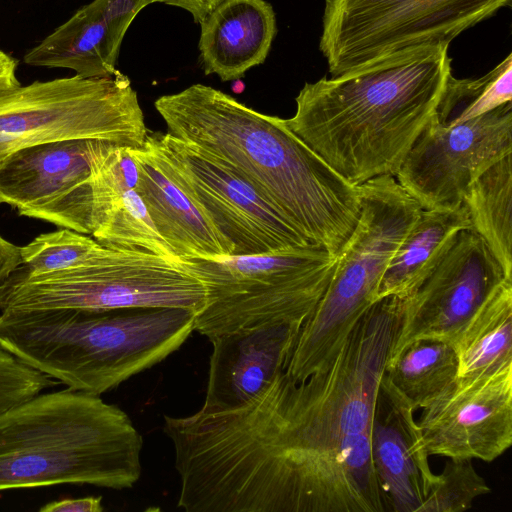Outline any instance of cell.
Listing matches in <instances>:
<instances>
[{
  "label": "cell",
  "mask_w": 512,
  "mask_h": 512,
  "mask_svg": "<svg viewBox=\"0 0 512 512\" xmlns=\"http://www.w3.org/2000/svg\"><path fill=\"white\" fill-rule=\"evenodd\" d=\"M90 143L59 140L12 153L0 163V203L19 215L91 235Z\"/></svg>",
  "instance_id": "obj_15"
},
{
  "label": "cell",
  "mask_w": 512,
  "mask_h": 512,
  "mask_svg": "<svg viewBox=\"0 0 512 512\" xmlns=\"http://www.w3.org/2000/svg\"><path fill=\"white\" fill-rule=\"evenodd\" d=\"M338 256L320 247L262 255L180 259L205 288L194 330L208 339L242 329L309 317L323 296Z\"/></svg>",
  "instance_id": "obj_7"
},
{
  "label": "cell",
  "mask_w": 512,
  "mask_h": 512,
  "mask_svg": "<svg viewBox=\"0 0 512 512\" xmlns=\"http://www.w3.org/2000/svg\"><path fill=\"white\" fill-rule=\"evenodd\" d=\"M412 403L383 374L374 407L371 456L387 508L417 512L435 474Z\"/></svg>",
  "instance_id": "obj_16"
},
{
  "label": "cell",
  "mask_w": 512,
  "mask_h": 512,
  "mask_svg": "<svg viewBox=\"0 0 512 512\" xmlns=\"http://www.w3.org/2000/svg\"><path fill=\"white\" fill-rule=\"evenodd\" d=\"M402 299L376 301L327 368L295 381L286 371L246 403L204 408L195 454L226 512H383L371 456L379 385Z\"/></svg>",
  "instance_id": "obj_1"
},
{
  "label": "cell",
  "mask_w": 512,
  "mask_h": 512,
  "mask_svg": "<svg viewBox=\"0 0 512 512\" xmlns=\"http://www.w3.org/2000/svg\"><path fill=\"white\" fill-rule=\"evenodd\" d=\"M490 493V486L476 471L472 460L449 459L442 472L435 475L417 512H463L477 498Z\"/></svg>",
  "instance_id": "obj_29"
},
{
  "label": "cell",
  "mask_w": 512,
  "mask_h": 512,
  "mask_svg": "<svg viewBox=\"0 0 512 512\" xmlns=\"http://www.w3.org/2000/svg\"><path fill=\"white\" fill-rule=\"evenodd\" d=\"M224 0H154L188 11L193 20L201 23Z\"/></svg>",
  "instance_id": "obj_32"
},
{
  "label": "cell",
  "mask_w": 512,
  "mask_h": 512,
  "mask_svg": "<svg viewBox=\"0 0 512 512\" xmlns=\"http://www.w3.org/2000/svg\"><path fill=\"white\" fill-rule=\"evenodd\" d=\"M458 377L490 373L512 363V280L485 299L453 344Z\"/></svg>",
  "instance_id": "obj_22"
},
{
  "label": "cell",
  "mask_w": 512,
  "mask_h": 512,
  "mask_svg": "<svg viewBox=\"0 0 512 512\" xmlns=\"http://www.w3.org/2000/svg\"><path fill=\"white\" fill-rule=\"evenodd\" d=\"M91 3L123 39L136 15L154 0H94Z\"/></svg>",
  "instance_id": "obj_30"
},
{
  "label": "cell",
  "mask_w": 512,
  "mask_h": 512,
  "mask_svg": "<svg viewBox=\"0 0 512 512\" xmlns=\"http://www.w3.org/2000/svg\"><path fill=\"white\" fill-rule=\"evenodd\" d=\"M200 60L206 75L241 78L267 58L276 16L265 0H224L201 23Z\"/></svg>",
  "instance_id": "obj_18"
},
{
  "label": "cell",
  "mask_w": 512,
  "mask_h": 512,
  "mask_svg": "<svg viewBox=\"0 0 512 512\" xmlns=\"http://www.w3.org/2000/svg\"><path fill=\"white\" fill-rule=\"evenodd\" d=\"M91 236L111 249L141 251L179 260L158 233L136 189L122 195L95 226Z\"/></svg>",
  "instance_id": "obj_26"
},
{
  "label": "cell",
  "mask_w": 512,
  "mask_h": 512,
  "mask_svg": "<svg viewBox=\"0 0 512 512\" xmlns=\"http://www.w3.org/2000/svg\"><path fill=\"white\" fill-rule=\"evenodd\" d=\"M147 133L137 93L119 71L35 81L0 94V163L20 149L67 139L139 149Z\"/></svg>",
  "instance_id": "obj_9"
},
{
  "label": "cell",
  "mask_w": 512,
  "mask_h": 512,
  "mask_svg": "<svg viewBox=\"0 0 512 512\" xmlns=\"http://www.w3.org/2000/svg\"><path fill=\"white\" fill-rule=\"evenodd\" d=\"M194 318L181 308L4 309L0 347L68 389L100 396L180 348Z\"/></svg>",
  "instance_id": "obj_4"
},
{
  "label": "cell",
  "mask_w": 512,
  "mask_h": 512,
  "mask_svg": "<svg viewBox=\"0 0 512 512\" xmlns=\"http://www.w3.org/2000/svg\"><path fill=\"white\" fill-rule=\"evenodd\" d=\"M90 169L93 232L122 195L136 189L139 170L130 147L98 140H91L90 143Z\"/></svg>",
  "instance_id": "obj_27"
},
{
  "label": "cell",
  "mask_w": 512,
  "mask_h": 512,
  "mask_svg": "<svg viewBox=\"0 0 512 512\" xmlns=\"http://www.w3.org/2000/svg\"><path fill=\"white\" fill-rule=\"evenodd\" d=\"M204 301L203 284L180 259L108 247L81 266L43 275L15 270L0 284V311L181 308L196 313Z\"/></svg>",
  "instance_id": "obj_8"
},
{
  "label": "cell",
  "mask_w": 512,
  "mask_h": 512,
  "mask_svg": "<svg viewBox=\"0 0 512 512\" xmlns=\"http://www.w3.org/2000/svg\"><path fill=\"white\" fill-rule=\"evenodd\" d=\"M18 61L0 50V94L20 86L17 78Z\"/></svg>",
  "instance_id": "obj_34"
},
{
  "label": "cell",
  "mask_w": 512,
  "mask_h": 512,
  "mask_svg": "<svg viewBox=\"0 0 512 512\" xmlns=\"http://www.w3.org/2000/svg\"><path fill=\"white\" fill-rule=\"evenodd\" d=\"M170 135L233 168L310 244L338 256L361 210L359 186L334 171L286 124L203 84L156 99Z\"/></svg>",
  "instance_id": "obj_2"
},
{
  "label": "cell",
  "mask_w": 512,
  "mask_h": 512,
  "mask_svg": "<svg viewBox=\"0 0 512 512\" xmlns=\"http://www.w3.org/2000/svg\"><path fill=\"white\" fill-rule=\"evenodd\" d=\"M102 510L101 496L64 498L49 502L39 509L41 512H101Z\"/></svg>",
  "instance_id": "obj_31"
},
{
  "label": "cell",
  "mask_w": 512,
  "mask_h": 512,
  "mask_svg": "<svg viewBox=\"0 0 512 512\" xmlns=\"http://www.w3.org/2000/svg\"><path fill=\"white\" fill-rule=\"evenodd\" d=\"M123 39L89 3L24 56L31 66L67 68L82 78L108 77L116 64Z\"/></svg>",
  "instance_id": "obj_20"
},
{
  "label": "cell",
  "mask_w": 512,
  "mask_h": 512,
  "mask_svg": "<svg viewBox=\"0 0 512 512\" xmlns=\"http://www.w3.org/2000/svg\"><path fill=\"white\" fill-rule=\"evenodd\" d=\"M21 265L20 247L0 235V284Z\"/></svg>",
  "instance_id": "obj_33"
},
{
  "label": "cell",
  "mask_w": 512,
  "mask_h": 512,
  "mask_svg": "<svg viewBox=\"0 0 512 512\" xmlns=\"http://www.w3.org/2000/svg\"><path fill=\"white\" fill-rule=\"evenodd\" d=\"M511 0H326L319 49L330 78L393 53L450 44Z\"/></svg>",
  "instance_id": "obj_10"
},
{
  "label": "cell",
  "mask_w": 512,
  "mask_h": 512,
  "mask_svg": "<svg viewBox=\"0 0 512 512\" xmlns=\"http://www.w3.org/2000/svg\"><path fill=\"white\" fill-rule=\"evenodd\" d=\"M130 151L139 170L136 190L158 233L177 258L230 256L214 226L165 171L152 147L145 141L142 148Z\"/></svg>",
  "instance_id": "obj_19"
},
{
  "label": "cell",
  "mask_w": 512,
  "mask_h": 512,
  "mask_svg": "<svg viewBox=\"0 0 512 512\" xmlns=\"http://www.w3.org/2000/svg\"><path fill=\"white\" fill-rule=\"evenodd\" d=\"M143 440L128 415L100 396L39 393L0 412V491L60 484L131 488Z\"/></svg>",
  "instance_id": "obj_5"
},
{
  "label": "cell",
  "mask_w": 512,
  "mask_h": 512,
  "mask_svg": "<svg viewBox=\"0 0 512 512\" xmlns=\"http://www.w3.org/2000/svg\"><path fill=\"white\" fill-rule=\"evenodd\" d=\"M509 154L512 102L452 126L431 118L394 177L422 209L454 210L469 186Z\"/></svg>",
  "instance_id": "obj_12"
},
{
  "label": "cell",
  "mask_w": 512,
  "mask_h": 512,
  "mask_svg": "<svg viewBox=\"0 0 512 512\" xmlns=\"http://www.w3.org/2000/svg\"><path fill=\"white\" fill-rule=\"evenodd\" d=\"M457 372L458 360L452 345L421 340L410 344L385 366L384 374L418 410L443 391Z\"/></svg>",
  "instance_id": "obj_24"
},
{
  "label": "cell",
  "mask_w": 512,
  "mask_h": 512,
  "mask_svg": "<svg viewBox=\"0 0 512 512\" xmlns=\"http://www.w3.org/2000/svg\"><path fill=\"white\" fill-rule=\"evenodd\" d=\"M358 222L338 255L318 304L303 323L286 373L301 381L329 366L358 321L377 301L381 278L422 208L394 176L359 186Z\"/></svg>",
  "instance_id": "obj_6"
},
{
  "label": "cell",
  "mask_w": 512,
  "mask_h": 512,
  "mask_svg": "<svg viewBox=\"0 0 512 512\" xmlns=\"http://www.w3.org/2000/svg\"><path fill=\"white\" fill-rule=\"evenodd\" d=\"M470 226L487 244L508 279H512V154L482 173L463 201Z\"/></svg>",
  "instance_id": "obj_23"
},
{
  "label": "cell",
  "mask_w": 512,
  "mask_h": 512,
  "mask_svg": "<svg viewBox=\"0 0 512 512\" xmlns=\"http://www.w3.org/2000/svg\"><path fill=\"white\" fill-rule=\"evenodd\" d=\"M303 323L274 322L210 338L203 405L230 409L256 396L286 370Z\"/></svg>",
  "instance_id": "obj_17"
},
{
  "label": "cell",
  "mask_w": 512,
  "mask_h": 512,
  "mask_svg": "<svg viewBox=\"0 0 512 512\" xmlns=\"http://www.w3.org/2000/svg\"><path fill=\"white\" fill-rule=\"evenodd\" d=\"M430 455L492 462L512 445V363L456 377L417 421Z\"/></svg>",
  "instance_id": "obj_14"
},
{
  "label": "cell",
  "mask_w": 512,
  "mask_h": 512,
  "mask_svg": "<svg viewBox=\"0 0 512 512\" xmlns=\"http://www.w3.org/2000/svg\"><path fill=\"white\" fill-rule=\"evenodd\" d=\"M158 160L209 220L230 256L262 255L316 247L247 179L199 147L169 133H147Z\"/></svg>",
  "instance_id": "obj_11"
},
{
  "label": "cell",
  "mask_w": 512,
  "mask_h": 512,
  "mask_svg": "<svg viewBox=\"0 0 512 512\" xmlns=\"http://www.w3.org/2000/svg\"><path fill=\"white\" fill-rule=\"evenodd\" d=\"M104 248L90 235L62 228L40 234L20 247L21 265L16 270L26 275L68 270L91 261Z\"/></svg>",
  "instance_id": "obj_28"
},
{
  "label": "cell",
  "mask_w": 512,
  "mask_h": 512,
  "mask_svg": "<svg viewBox=\"0 0 512 512\" xmlns=\"http://www.w3.org/2000/svg\"><path fill=\"white\" fill-rule=\"evenodd\" d=\"M512 102V54L484 76L457 79L451 75L432 119L452 126Z\"/></svg>",
  "instance_id": "obj_25"
},
{
  "label": "cell",
  "mask_w": 512,
  "mask_h": 512,
  "mask_svg": "<svg viewBox=\"0 0 512 512\" xmlns=\"http://www.w3.org/2000/svg\"><path fill=\"white\" fill-rule=\"evenodd\" d=\"M449 44L403 49L344 75L305 83L287 126L360 186L395 176L452 75Z\"/></svg>",
  "instance_id": "obj_3"
},
{
  "label": "cell",
  "mask_w": 512,
  "mask_h": 512,
  "mask_svg": "<svg viewBox=\"0 0 512 512\" xmlns=\"http://www.w3.org/2000/svg\"><path fill=\"white\" fill-rule=\"evenodd\" d=\"M505 280L512 279L485 241L471 228L461 231L438 266L402 300L385 366L416 341L453 346L472 315Z\"/></svg>",
  "instance_id": "obj_13"
},
{
  "label": "cell",
  "mask_w": 512,
  "mask_h": 512,
  "mask_svg": "<svg viewBox=\"0 0 512 512\" xmlns=\"http://www.w3.org/2000/svg\"><path fill=\"white\" fill-rule=\"evenodd\" d=\"M471 228L466 209H422L391 258L379 284L377 301L409 298L438 266L459 233Z\"/></svg>",
  "instance_id": "obj_21"
}]
</instances>
